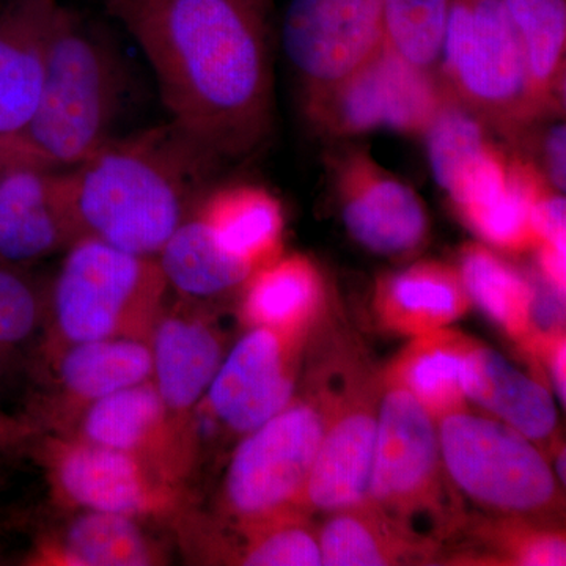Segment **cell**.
Returning <instances> with one entry per match:
<instances>
[{"mask_svg":"<svg viewBox=\"0 0 566 566\" xmlns=\"http://www.w3.org/2000/svg\"><path fill=\"white\" fill-rule=\"evenodd\" d=\"M150 63L170 122L221 167L274 129V0H104Z\"/></svg>","mask_w":566,"mask_h":566,"instance_id":"cell-1","label":"cell"},{"mask_svg":"<svg viewBox=\"0 0 566 566\" xmlns=\"http://www.w3.org/2000/svg\"><path fill=\"white\" fill-rule=\"evenodd\" d=\"M218 166L172 122L102 148L65 172L81 238L156 259Z\"/></svg>","mask_w":566,"mask_h":566,"instance_id":"cell-2","label":"cell"},{"mask_svg":"<svg viewBox=\"0 0 566 566\" xmlns=\"http://www.w3.org/2000/svg\"><path fill=\"white\" fill-rule=\"evenodd\" d=\"M327 322L316 324L312 345L308 338L304 381L324 416L323 442L304 495L303 509L311 515H331L367 501L385 390L382 368L363 342Z\"/></svg>","mask_w":566,"mask_h":566,"instance_id":"cell-3","label":"cell"},{"mask_svg":"<svg viewBox=\"0 0 566 566\" xmlns=\"http://www.w3.org/2000/svg\"><path fill=\"white\" fill-rule=\"evenodd\" d=\"M126 80L117 46L59 7L39 104L18 136L44 166H76L111 140Z\"/></svg>","mask_w":566,"mask_h":566,"instance_id":"cell-4","label":"cell"},{"mask_svg":"<svg viewBox=\"0 0 566 566\" xmlns=\"http://www.w3.org/2000/svg\"><path fill=\"white\" fill-rule=\"evenodd\" d=\"M439 74L457 102L512 148L556 118L532 95L505 0H449Z\"/></svg>","mask_w":566,"mask_h":566,"instance_id":"cell-5","label":"cell"},{"mask_svg":"<svg viewBox=\"0 0 566 566\" xmlns=\"http://www.w3.org/2000/svg\"><path fill=\"white\" fill-rule=\"evenodd\" d=\"M368 499L401 526L442 546L468 516L447 474L438 422L394 385L382 390Z\"/></svg>","mask_w":566,"mask_h":566,"instance_id":"cell-6","label":"cell"},{"mask_svg":"<svg viewBox=\"0 0 566 566\" xmlns=\"http://www.w3.org/2000/svg\"><path fill=\"white\" fill-rule=\"evenodd\" d=\"M167 285L153 256L82 237L66 252L50 290V316L62 344L128 337L150 340Z\"/></svg>","mask_w":566,"mask_h":566,"instance_id":"cell-7","label":"cell"},{"mask_svg":"<svg viewBox=\"0 0 566 566\" xmlns=\"http://www.w3.org/2000/svg\"><path fill=\"white\" fill-rule=\"evenodd\" d=\"M450 482L486 515L557 524L564 491L545 453L509 424L469 411L438 422Z\"/></svg>","mask_w":566,"mask_h":566,"instance_id":"cell-8","label":"cell"},{"mask_svg":"<svg viewBox=\"0 0 566 566\" xmlns=\"http://www.w3.org/2000/svg\"><path fill=\"white\" fill-rule=\"evenodd\" d=\"M323 436V411L307 389L243 436L222 483L221 506L230 526L304 510L305 490Z\"/></svg>","mask_w":566,"mask_h":566,"instance_id":"cell-9","label":"cell"},{"mask_svg":"<svg viewBox=\"0 0 566 566\" xmlns=\"http://www.w3.org/2000/svg\"><path fill=\"white\" fill-rule=\"evenodd\" d=\"M450 95L441 74L406 62L385 43L344 81L303 96V109L311 128L334 140L375 132L424 137Z\"/></svg>","mask_w":566,"mask_h":566,"instance_id":"cell-10","label":"cell"},{"mask_svg":"<svg viewBox=\"0 0 566 566\" xmlns=\"http://www.w3.org/2000/svg\"><path fill=\"white\" fill-rule=\"evenodd\" d=\"M43 460L55 495L71 509L137 520L180 512V483L132 453L66 436L44 444Z\"/></svg>","mask_w":566,"mask_h":566,"instance_id":"cell-11","label":"cell"},{"mask_svg":"<svg viewBox=\"0 0 566 566\" xmlns=\"http://www.w3.org/2000/svg\"><path fill=\"white\" fill-rule=\"evenodd\" d=\"M329 170L342 219L357 244L395 260L422 251L430 238V218L408 182L356 145L331 153Z\"/></svg>","mask_w":566,"mask_h":566,"instance_id":"cell-12","label":"cell"},{"mask_svg":"<svg viewBox=\"0 0 566 566\" xmlns=\"http://www.w3.org/2000/svg\"><path fill=\"white\" fill-rule=\"evenodd\" d=\"M311 334L252 327L223 356L199 409L240 438L268 422L296 397Z\"/></svg>","mask_w":566,"mask_h":566,"instance_id":"cell-13","label":"cell"},{"mask_svg":"<svg viewBox=\"0 0 566 566\" xmlns=\"http://www.w3.org/2000/svg\"><path fill=\"white\" fill-rule=\"evenodd\" d=\"M282 46L301 96L333 87L385 46L382 0H290Z\"/></svg>","mask_w":566,"mask_h":566,"instance_id":"cell-14","label":"cell"},{"mask_svg":"<svg viewBox=\"0 0 566 566\" xmlns=\"http://www.w3.org/2000/svg\"><path fill=\"white\" fill-rule=\"evenodd\" d=\"M80 238L65 172L22 164L2 175L0 262L24 266Z\"/></svg>","mask_w":566,"mask_h":566,"instance_id":"cell-15","label":"cell"},{"mask_svg":"<svg viewBox=\"0 0 566 566\" xmlns=\"http://www.w3.org/2000/svg\"><path fill=\"white\" fill-rule=\"evenodd\" d=\"M151 381L170 419L193 442V415L226 356V342L202 312H163L150 340Z\"/></svg>","mask_w":566,"mask_h":566,"instance_id":"cell-16","label":"cell"},{"mask_svg":"<svg viewBox=\"0 0 566 566\" xmlns=\"http://www.w3.org/2000/svg\"><path fill=\"white\" fill-rule=\"evenodd\" d=\"M76 438L147 461L180 483L193 442L178 430L151 379L85 406Z\"/></svg>","mask_w":566,"mask_h":566,"instance_id":"cell-17","label":"cell"},{"mask_svg":"<svg viewBox=\"0 0 566 566\" xmlns=\"http://www.w3.org/2000/svg\"><path fill=\"white\" fill-rule=\"evenodd\" d=\"M57 0H9L0 10V137L31 122L46 71Z\"/></svg>","mask_w":566,"mask_h":566,"instance_id":"cell-18","label":"cell"},{"mask_svg":"<svg viewBox=\"0 0 566 566\" xmlns=\"http://www.w3.org/2000/svg\"><path fill=\"white\" fill-rule=\"evenodd\" d=\"M463 389L469 401L526 436L546 458L560 441L556 403L545 385L472 337L463 356Z\"/></svg>","mask_w":566,"mask_h":566,"instance_id":"cell-19","label":"cell"},{"mask_svg":"<svg viewBox=\"0 0 566 566\" xmlns=\"http://www.w3.org/2000/svg\"><path fill=\"white\" fill-rule=\"evenodd\" d=\"M471 305L457 266L436 260L379 275L371 297L379 327L409 338L449 327Z\"/></svg>","mask_w":566,"mask_h":566,"instance_id":"cell-20","label":"cell"},{"mask_svg":"<svg viewBox=\"0 0 566 566\" xmlns=\"http://www.w3.org/2000/svg\"><path fill=\"white\" fill-rule=\"evenodd\" d=\"M240 316L249 329L311 334L327 312L322 268L303 253L282 255L256 268L240 290Z\"/></svg>","mask_w":566,"mask_h":566,"instance_id":"cell-21","label":"cell"},{"mask_svg":"<svg viewBox=\"0 0 566 566\" xmlns=\"http://www.w3.org/2000/svg\"><path fill=\"white\" fill-rule=\"evenodd\" d=\"M319 528L322 565H433L444 546L409 531L370 501L331 513Z\"/></svg>","mask_w":566,"mask_h":566,"instance_id":"cell-22","label":"cell"},{"mask_svg":"<svg viewBox=\"0 0 566 566\" xmlns=\"http://www.w3.org/2000/svg\"><path fill=\"white\" fill-rule=\"evenodd\" d=\"M230 253L253 270L283 253L285 216L273 192L252 182L207 189L192 210Z\"/></svg>","mask_w":566,"mask_h":566,"instance_id":"cell-23","label":"cell"},{"mask_svg":"<svg viewBox=\"0 0 566 566\" xmlns=\"http://www.w3.org/2000/svg\"><path fill=\"white\" fill-rule=\"evenodd\" d=\"M57 534L44 539L39 564L66 566H148L164 562L161 547L137 517L77 510Z\"/></svg>","mask_w":566,"mask_h":566,"instance_id":"cell-24","label":"cell"},{"mask_svg":"<svg viewBox=\"0 0 566 566\" xmlns=\"http://www.w3.org/2000/svg\"><path fill=\"white\" fill-rule=\"evenodd\" d=\"M468 342L469 335L449 327L417 335L382 368V381L411 394L434 422L468 411L463 389Z\"/></svg>","mask_w":566,"mask_h":566,"instance_id":"cell-25","label":"cell"},{"mask_svg":"<svg viewBox=\"0 0 566 566\" xmlns=\"http://www.w3.org/2000/svg\"><path fill=\"white\" fill-rule=\"evenodd\" d=\"M457 270L471 304L526 352L538 335L532 274L523 273L485 243H465L458 253Z\"/></svg>","mask_w":566,"mask_h":566,"instance_id":"cell-26","label":"cell"},{"mask_svg":"<svg viewBox=\"0 0 566 566\" xmlns=\"http://www.w3.org/2000/svg\"><path fill=\"white\" fill-rule=\"evenodd\" d=\"M167 285L186 300H216L240 293L251 277V264L227 251L207 223L191 214L156 255Z\"/></svg>","mask_w":566,"mask_h":566,"instance_id":"cell-27","label":"cell"},{"mask_svg":"<svg viewBox=\"0 0 566 566\" xmlns=\"http://www.w3.org/2000/svg\"><path fill=\"white\" fill-rule=\"evenodd\" d=\"M55 378L71 403L85 408L151 379L150 344L128 337L63 344L55 360Z\"/></svg>","mask_w":566,"mask_h":566,"instance_id":"cell-28","label":"cell"},{"mask_svg":"<svg viewBox=\"0 0 566 566\" xmlns=\"http://www.w3.org/2000/svg\"><path fill=\"white\" fill-rule=\"evenodd\" d=\"M458 535L465 539V549L449 558L457 565H566L565 532L558 524L485 513L465 516L453 538Z\"/></svg>","mask_w":566,"mask_h":566,"instance_id":"cell-29","label":"cell"},{"mask_svg":"<svg viewBox=\"0 0 566 566\" xmlns=\"http://www.w3.org/2000/svg\"><path fill=\"white\" fill-rule=\"evenodd\" d=\"M535 102L547 117L565 109L566 0H505Z\"/></svg>","mask_w":566,"mask_h":566,"instance_id":"cell-30","label":"cell"},{"mask_svg":"<svg viewBox=\"0 0 566 566\" xmlns=\"http://www.w3.org/2000/svg\"><path fill=\"white\" fill-rule=\"evenodd\" d=\"M232 528L233 535L211 532L212 558L244 566L322 565L319 528L304 510Z\"/></svg>","mask_w":566,"mask_h":566,"instance_id":"cell-31","label":"cell"},{"mask_svg":"<svg viewBox=\"0 0 566 566\" xmlns=\"http://www.w3.org/2000/svg\"><path fill=\"white\" fill-rule=\"evenodd\" d=\"M449 0H382L387 48L419 69L439 73Z\"/></svg>","mask_w":566,"mask_h":566,"instance_id":"cell-32","label":"cell"},{"mask_svg":"<svg viewBox=\"0 0 566 566\" xmlns=\"http://www.w3.org/2000/svg\"><path fill=\"white\" fill-rule=\"evenodd\" d=\"M50 316V292L17 264L0 262V375L17 364Z\"/></svg>","mask_w":566,"mask_h":566,"instance_id":"cell-33","label":"cell"},{"mask_svg":"<svg viewBox=\"0 0 566 566\" xmlns=\"http://www.w3.org/2000/svg\"><path fill=\"white\" fill-rule=\"evenodd\" d=\"M428 159L436 182L444 188L450 175L464 159L490 139V129L450 95L427 134Z\"/></svg>","mask_w":566,"mask_h":566,"instance_id":"cell-34","label":"cell"},{"mask_svg":"<svg viewBox=\"0 0 566 566\" xmlns=\"http://www.w3.org/2000/svg\"><path fill=\"white\" fill-rule=\"evenodd\" d=\"M535 251V273L560 296L566 290V234L542 241Z\"/></svg>","mask_w":566,"mask_h":566,"instance_id":"cell-35","label":"cell"},{"mask_svg":"<svg viewBox=\"0 0 566 566\" xmlns=\"http://www.w3.org/2000/svg\"><path fill=\"white\" fill-rule=\"evenodd\" d=\"M22 164L48 167L36 158L35 153L22 142L18 134L17 136L0 137V178L13 167L22 166Z\"/></svg>","mask_w":566,"mask_h":566,"instance_id":"cell-36","label":"cell"},{"mask_svg":"<svg viewBox=\"0 0 566 566\" xmlns=\"http://www.w3.org/2000/svg\"><path fill=\"white\" fill-rule=\"evenodd\" d=\"M24 434H28V427L20 422H14V420L6 419V417L0 415V453L7 447L17 444Z\"/></svg>","mask_w":566,"mask_h":566,"instance_id":"cell-37","label":"cell"}]
</instances>
